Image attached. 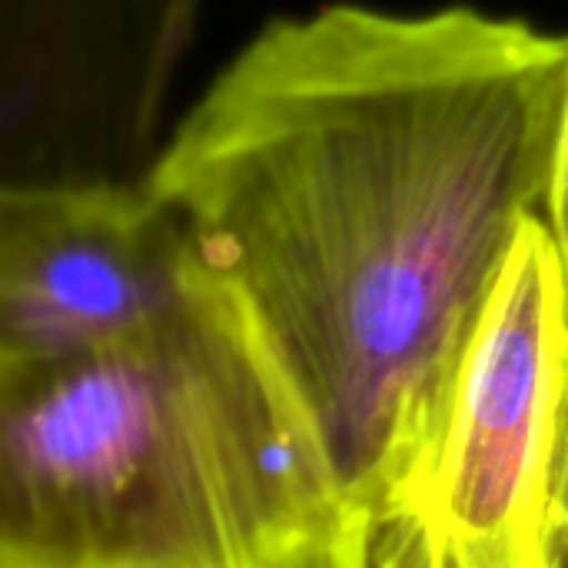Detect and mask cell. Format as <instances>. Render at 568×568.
Segmentation results:
<instances>
[{
	"label": "cell",
	"instance_id": "3",
	"mask_svg": "<svg viewBox=\"0 0 568 568\" xmlns=\"http://www.w3.org/2000/svg\"><path fill=\"white\" fill-rule=\"evenodd\" d=\"M566 383V270L536 213L476 316L423 473L379 523L376 568H559L552 476Z\"/></svg>",
	"mask_w": 568,
	"mask_h": 568
},
{
	"label": "cell",
	"instance_id": "2",
	"mask_svg": "<svg viewBox=\"0 0 568 568\" xmlns=\"http://www.w3.org/2000/svg\"><path fill=\"white\" fill-rule=\"evenodd\" d=\"M343 509L303 399L210 273L136 336L0 366L3 568H270Z\"/></svg>",
	"mask_w": 568,
	"mask_h": 568
},
{
	"label": "cell",
	"instance_id": "6",
	"mask_svg": "<svg viewBox=\"0 0 568 568\" xmlns=\"http://www.w3.org/2000/svg\"><path fill=\"white\" fill-rule=\"evenodd\" d=\"M549 233L556 240V250L562 256V270H566L568 283V93H566V113H562V130H559V146H556V166H552V186L546 196V210H542Z\"/></svg>",
	"mask_w": 568,
	"mask_h": 568
},
{
	"label": "cell",
	"instance_id": "1",
	"mask_svg": "<svg viewBox=\"0 0 568 568\" xmlns=\"http://www.w3.org/2000/svg\"><path fill=\"white\" fill-rule=\"evenodd\" d=\"M566 93V33L326 3L270 20L143 180L376 523L423 473L476 316L546 210Z\"/></svg>",
	"mask_w": 568,
	"mask_h": 568
},
{
	"label": "cell",
	"instance_id": "4",
	"mask_svg": "<svg viewBox=\"0 0 568 568\" xmlns=\"http://www.w3.org/2000/svg\"><path fill=\"white\" fill-rule=\"evenodd\" d=\"M173 213L140 186L27 183L0 200V366L103 349L203 286Z\"/></svg>",
	"mask_w": 568,
	"mask_h": 568
},
{
	"label": "cell",
	"instance_id": "8",
	"mask_svg": "<svg viewBox=\"0 0 568 568\" xmlns=\"http://www.w3.org/2000/svg\"><path fill=\"white\" fill-rule=\"evenodd\" d=\"M559 568H568V556H566V559H562V566H559Z\"/></svg>",
	"mask_w": 568,
	"mask_h": 568
},
{
	"label": "cell",
	"instance_id": "7",
	"mask_svg": "<svg viewBox=\"0 0 568 568\" xmlns=\"http://www.w3.org/2000/svg\"><path fill=\"white\" fill-rule=\"evenodd\" d=\"M552 539L556 562L568 556V383L559 409V436H556V476H552Z\"/></svg>",
	"mask_w": 568,
	"mask_h": 568
},
{
	"label": "cell",
	"instance_id": "5",
	"mask_svg": "<svg viewBox=\"0 0 568 568\" xmlns=\"http://www.w3.org/2000/svg\"><path fill=\"white\" fill-rule=\"evenodd\" d=\"M379 523L363 506H346L329 526L296 542L270 568H376Z\"/></svg>",
	"mask_w": 568,
	"mask_h": 568
}]
</instances>
